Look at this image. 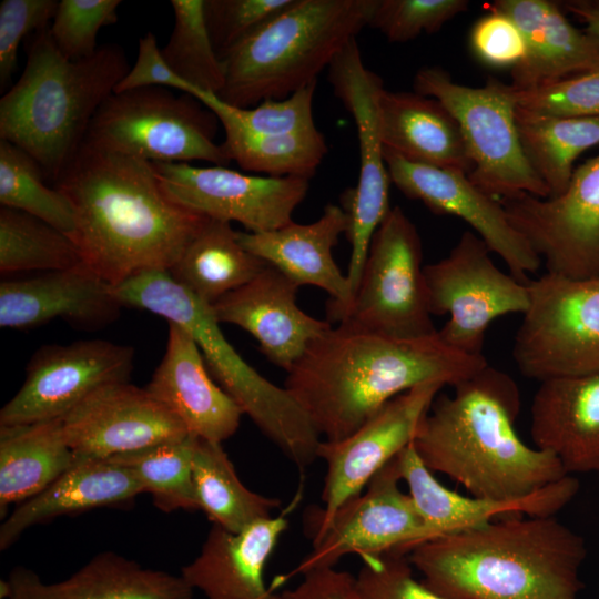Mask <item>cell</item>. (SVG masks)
<instances>
[{"label": "cell", "instance_id": "cell-1", "mask_svg": "<svg viewBox=\"0 0 599 599\" xmlns=\"http://www.w3.org/2000/svg\"><path fill=\"white\" fill-rule=\"evenodd\" d=\"M53 187L73 209L82 263L113 286L169 271L210 220L171 199L151 162L87 144Z\"/></svg>", "mask_w": 599, "mask_h": 599}, {"label": "cell", "instance_id": "cell-2", "mask_svg": "<svg viewBox=\"0 0 599 599\" xmlns=\"http://www.w3.org/2000/svg\"><path fill=\"white\" fill-rule=\"evenodd\" d=\"M488 362L455 349L438 331L389 337L346 323L316 338L287 372L284 387L325 440H341L396 396L427 383L456 386Z\"/></svg>", "mask_w": 599, "mask_h": 599}, {"label": "cell", "instance_id": "cell-3", "mask_svg": "<svg viewBox=\"0 0 599 599\" xmlns=\"http://www.w3.org/2000/svg\"><path fill=\"white\" fill-rule=\"evenodd\" d=\"M519 409L516 382L488 364L454 386L453 395L435 397L413 445L432 473L470 496L524 500L568 474L556 456L518 436Z\"/></svg>", "mask_w": 599, "mask_h": 599}, {"label": "cell", "instance_id": "cell-4", "mask_svg": "<svg viewBox=\"0 0 599 599\" xmlns=\"http://www.w3.org/2000/svg\"><path fill=\"white\" fill-rule=\"evenodd\" d=\"M407 556L448 599H579L587 546L555 516H527L432 538Z\"/></svg>", "mask_w": 599, "mask_h": 599}, {"label": "cell", "instance_id": "cell-5", "mask_svg": "<svg viewBox=\"0 0 599 599\" xmlns=\"http://www.w3.org/2000/svg\"><path fill=\"white\" fill-rule=\"evenodd\" d=\"M130 67L116 44L64 58L49 32L29 39L22 74L0 99V140L31 155L53 183L83 144L89 125Z\"/></svg>", "mask_w": 599, "mask_h": 599}, {"label": "cell", "instance_id": "cell-6", "mask_svg": "<svg viewBox=\"0 0 599 599\" xmlns=\"http://www.w3.org/2000/svg\"><path fill=\"white\" fill-rule=\"evenodd\" d=\"M377 0H293L222 58L216 94L241 109L282 100L318 74L369 24Z\"/></svg>", "mask_w": 599, "mask_h": 599}, {"label": "cell", "instance_id": "cell-7", "mask_svg": "<svg viewBox=\"0 0 599 599\" xmlns=\"http://www.w3.org/2000/svg\"><path fill=\"white\" fill-rule=\"evenodd\" d=\"M122 307L149 311L184 328L199 345L209 372L257 428L300 469L317 459L322 441L312 420L285 387L247 364L224 337L211 305L166 270L140 273L113 286Z\"/></svg>", "mask_w": 599, "mask_h": 599}, {"label": "cell", "instance_id": "cell-8", "mask_svg": "<svg viewBox=\"0 0 599 599\" xmlns=\"http://www.w3.org/2000/svg\"><path fill=\"white\" fill-rule=\"evenodd\" d=\"M217 116L191 94L151 87L113 92L94 114L83 144L148 162L232 161L215 138Z\"/></svg>", "mask_w": 599, "mask_h": 599}, {"label": "cell", "instance_id": "cell-9", "mask_svg": "<svg viewBox=\"0 0 599 599\" xmlns=\"http://www.w3.org/2000/svg\"><path fill=\"white\" fill-rule=\"evenodd\" d=\"M414 90L438 100L455 118L471 162L467 176L483 192L497 199L521 192L549 197L522 151L511 84L490 78L483 87H467L441 68L424 67L415 74Z\"/></svg>", "mask_w": 599, "mask_h": 599}, {"label": "cell", "instance_id": "cell-10", "mask_svg": "<svg viewBox=\"0 0 599 599\" xmlns=\"http://www.w3.org/2000/svg\"><path fill=\"white\" fill-rule=\"evenodd\" d=\"M527 287L529 306L512 346L520 374L540 383L599 374V277L546 272Z\"/></svg>", "mask_w": 599, "mask_h": 599}, {"label": "cell", "instance_id": "cell-11", "mask_svg": "<svg viewBox=\"0 0 599 599\" xmlns=\"http://www.w3.org/2000/svg\"><path fill=\"white\" fill-rule=\"evenodd\" d=\"M422 261L415 224L400 206L390 207L373 235L358 286L339 323L396 338L436 333Z\"/></svg>", "mask_w": 599, "mask_h": 599}, {"label": "cell", "instance_id": "cell-12", "mask_svg": "<svg viewBox=\"0 0 599 599\" xmlns=\"http://www.w3.org/2000/svg\"><path fill=\"white\" fill-rule=\"evenodd\" d=\"M328 81L355 122L359 148L358 181L343 194L341 205L348 220L345 235L351 245L346 272L351 304L373 235L390 210L392 181L384 158L379 113L385 88L379 75L365 67L356 39L329 64Z\"/></svg>", "mask_w": 599, "mask_h": 599}, {"label": "cell", "instance_id": "cell-13", "mask_svg": "<svg viewBox=\"0 0 599 599\" xmlns=\"http://www.w3.org/2000/svg\"><path fill=\"white\" fill-rule=\"evenodd\" d=\"M486 243L464 232L444 258L424 266L432 315H449L438 331L455 349L483 355L491 322L529 306L527 283L498 268Z\"/></svg>", "mask_w": 599, "mask_h": 599}, {"label": "cell", "instance_id": "cell-14", "mask_svg": "<svg viewBox=\"0 0 599 599\" xmlns=\"http://www.w3.org/2000/svg\"><path fill=\"white\" fill-rule=\"evenodd\" d=\"M499 201L548 273L599 277V153L573 170L567 189L557 196L521 192Z\"/></svg>", "mask_w": 599, "mask_h": 599}, {"label": "cell", "instance_id": "cell-15", "mask_svg": "<svg viewBox=\"0 0 599 599\" xmlns=\"http://www.w3.org/2000/svg\"><path fill=\"white\" fill-rule=\"evenodd\" d=\"M396 457L383 467L365 490L346 501L328 520L312 525L313 549L295 573L334 567L346 555L361 558L406 552L430 539L409 496L400 488Z\"/></svg>", "mask_w": 599, "mask_h": 599}, {"label": "cell", "instance_id": "cell-16", "mask_svg": "<svg viewBox=\"0 0 599 599\" xmlns=\"http://www.w3.org/2000/svg\"><path fill=\"white\" fill-rule=\"evenodd\" d=\"M164 191L181 205L212 220L237 222L260 233L291 223L305 199L309 180L262 176L222 165L151 162Z\"/></svg>", "mask_w": 599, "mask_h": 599}, {"label": "cell", "instance_id": "cell-17", "mask_svg": "<svg viewBox=\"0 0 599 599\" xmlns=\"http://www.w3.org/2000/svg\"><path fill=\"white\" fill-rule=\"evenodd\" d=\"M134 351L104 339L43 345L31 356L26 379L0 410V426L62 418L100 387L129 382Z\"/></svg>", "mask_w": 599, "mask_h": 599}, {"label": "cell", "instance_id": "cell-18", "mask_svg": "<svg viewBox=\"0 0 599 599\" xmlns=\"http://www.w3.org/2000/svg\"><path fill=\"white\" fill-rule=\"evenodd\" d=\"M443 387L440 383L418 385L390 399L349 436L321 441L317 458L327 469L322 490L324 507L315 511L312 525L328 520L414 441Z\"/></svg>", "mask_w": 599, "mask_h": 599}, {"label": "cell", "instance_id": "cell-19", "mask_svg": "<svg viewBox=\"0 0 599 599\" xmlns=\"http://www.w3.org/2000/svg\"><path fill=\"white\" fill-rule=\"evenodd\" d=\"M392 183L407 197L420 201L432 212L464 220L499 255L510 274L528 283L542 261L511 225L499 199L477 187L466 173L410 162L384 149Z\"/></svg>", "mask_w": 599, "mask_h": 599}, {"label": "cell", "instance_id": "cell-20", "mask_svg": "<svg viewBox=\"0 0 599 599\" xmlns=\"http://www.w3.org/2000/svg\"><path fill=\"white\" fill-rule=\"evenodd\" d=\"M61 419L77 459H108L189 435L181 420L145 387L129 382L100 387Z\"/></svg>", "mask_w": 599, "mask_h": 599}, {"label": "cell", "instance_id": "cell-21", "mask_svg": "<svg viewBox=\"0 0 599 599\" xmlns=\"http://www.w3.org/2000/svg\"><path fill=\"white\" fill-rule=\"evenodd\" d=\"M297 290L295 283L266 265L251 282L211 308L220 324L246 331L257 341L261 353L287 373L308 346L333 326L298 307Z\"/></svg>", "mask_w": 599, "mask_h": 599}, {"label": "cell", "instance_id": "cell-22", "mask_svg": "<svg viewBox=\"0 0 599 599\" xmlns=\"http://www.w3.org/2000/svg\"><path fill=\"white\" fill-rule=\"evenodd\" d=\"M122 305L105 282L84 264L0 283V326L29 329L62 318L83 329L101 328Z\"/></svg>", "mask_w": 599, "mask_h": 599}, {"label": "cell", "instance_id": "cell-23", "mask_svg": "<svg viewBox=\"0 0 599 599\" xmlns=\"http://www.w3.org/2000/svg\"><path fill=\"white\" fill-rule=\"evenodd\" d=\"M145 389L201 439L222 444L240 426L242 409L213 380L199 345L177 324L169 322L164 355Z\"/></svg>", "mask_w": 599, "mask_h": 599}, {"label": "cell", "instance_id": "cell-24", "mask_svg": "<svg viewBox=\"0 0 599 599\" xmlns=\"http://www.w3.org/2000/svg\"><path fill=\"white\" fill-rule=\"evenodd\" d=\"M347 214L339 205L327 204L322 215L308 224L293 221L280 229L252 233L237 231L243 247L276 268L298 287L314 285L329 295L327 321L338 323L349 304L346 274L337 266L332 250L346 233Z\"/></svg>", "mask_w": 599, "mask_h": 599}, {"label": "cell", "instance_id": "cell-25", "mask_svg": "<svg viewBox=\"0 0 599 599\" xmlns=\"http://www.w3.org/2000/svg\"><path fill=\"white\" fill-rule=\"evenodd\" d=\"M402 480L430 539L475 527L506 514L555 516L577 495L579 481L567 475L518 501L464 496L441 485L419 458L413 443L396 456Z\"/></svg>", "mask_w": 599, "mask_h": 599}, {"label": "cell", "instance_id": "cell-26", "mask_svg": "<svg viewBox=\"0 0 599 599\" xmlns=\"http://www.w3.org/2000/svg\"><path fill=\"white\" fill-rule=\"evenodd\" d=\"M488 9L509 16L527 47L525 59L511 69V85L531 90L599 69V40L572 26L560 3L548 0H497Z\"/></svg>", "mask_w": 599, "mask_h": 599}, {"label": "cell", "instance_id": "cell-27", "mask_svg": "<svg viewBox=\"0 0 599 599\" xmlns=\"http://www.w3.org/2000/svg\"><path fill=\"white\" fill-rule=\"evenodd\" d=\"M530 436L568 475L599 473V374L541 382L530 406Z\"/></svg>", "mask_w": 599, "mask_h": 599}, {"label": "cell", "instance_id": "cell-28", "mask_svg": "<svg viewBox=\"0 0 599 599\" xmlns=\"http://www.w3.org/2000/svg\"><path fill=\"white\" fill-rule=\"evenodd\" d=\"M287 527L283 515L240 532L212 525L200 554L181 568L180 576L206 599H278L267 588L264 570Z\"/></svg>", "mask_w": 599, "mask_h": 599}, {"label": "cell", "instance_id": "cell-29", "mask_svg": "<svg viewBox=\"0 0 599 599\" xmlns=\"http://www.w3.org/2000/svg\"><path fill=\"white\" fill-rule=\"evenodd\" d=\"M180 575L141 566L113 551L94 556L69 578L47 583L31 569L13 568L1 599H192Z\"/></svg>", "mask_w": 599, "mask_h": 599}, {"label": "cell", "instance_id": "cell-30", "mask_svg": "<svg viewBox=\"0 0 599 599\" xmlns=\"http://www.w3.org/2000/svg\"><path fill=\"white\" fill-rule=\"evenodd\" d=\"M145 493L135 475L109 459H77L45 489L19 504L0 527L7 550L29 528L95 508L129 506Z\"/></svg>", "mask_w": 599, "mask_h": 599}, {"label": "cell", "instance_id": "cell-31", "mask_svg": "<svg viewBox=\"0 0 599 599\" xmlns=\"http://www.w3.org/2000/svg\"><path fill=\"white\" fill-rule=\"evenodd\" d=\"M379 113L384 149L410 162L470 173L460 128L438 100L384 89Z\"/></svg>", "mask_w": 599, "mask_h": 599}, {"label": "cell", "instance_id": "cell-32", "mask_svg": "<svg viewBox=\"0 0 599 599\" xmlns=\"http://www.w3.org/2000/svg\"><path fill=\"white\" fill-rule=\"evenodd\" d=\"M75 461L62 419L0 426V508L35 496Z\"/></svg>", "mask_w": 599, "mask_h": 599}, {"label": "cell", "instance_id": "cell-33", "mask_svg": "<svg viewBox=\"0 0 599 599\" xmlns=\"http://www.w3.org/2000/svg\"><path fill=\"white\" fill-rule=\"evenodd\" d=\"M266 265L243 247L231 223L210 219L169 273L197 298L213 305L251 282Z\"/></svg>", "mask_w": 599, "mask_h": 599}, {"label": "cell", "instance_id": "cell-34", "mask_svg": "<svg viewBox=\"0 0 599 599\" xmlns=\"http://www.w3.org/2000/svg\"><path fill=\"white\" fill-rule=\"evenodd\" d=\"M516 126L525 156L549 191L561 194L573 173V162L599 144V118L557 116L517 106Z\"/></svg>", "mask_w": 599, "mask_h": 599}, {"label": "cell", "instance_id": "cell-35", "mask_svg": "<svg viewBox=\"0 0 599 599\" xmlns=\"http://www.w3.org/2000/svg\"><path fill=\"white\" fill-rule=\"evenodd\" d=\"M193 486L197 509L232 532L274 517L278 499L250 490L240 480L227 454L219 443L199 439L193 458Z\"/></svg>", "mask_w": 599, "mask_h": 599}, {"label": "cell", "instance_id": "cell-36", "mask_svg": "<svg viewBox=\"0 0 599 599\" xmlns=\"http://www.w3.org/2000/svg\"><path fill=\"white\" fill-rule=\"evenodd\" d=\"M217 119L224 131L222 144L231 161L247 172L309 180L327 153L325 138L317 128L264 134L250 131L227 118Z\"/></svg>", "mask_w": 599, "mask_h": 599}, {"label": "cell", "instance_id": "cell-37", "mask_svg": "<svg viewBox=\"0 0 599 599\" xmlns=\"http://www.w3.org/2000/svg\"><path fill=\"white\" fill-rule=\"evenodd\" d=\"M199 439L189 434L108 459L130 469L160 510H196L192 467Z\"/></svg>", "mask_w": 599, "mask_h": 599}, {"label": "cell", "instance_id": "cell-38", "mask_svg": "<svg viewBox=\"0 0 599 599\" xmlns=\"http://www.w3.org/2000/svg\"><path fill=\"white\" fill-rule=\"evenodd\" d=\"M83 264L71 237L26 212L0 209V271L50 272Z\"/></svg>", "mask_w": 599, "mask_h": 599}, {"label": "cell", "instance_id": "cell-39", "mask_svg": "<svg viewBox=\"0 0 599 599\" xmlns=\"http://www.w3.org/2000/svg\"><path fill=\"white\" fill-rule=\"evenodd\" d=\"M171 7L174 24L161 49L166 63L193 91L217 94L224 85V70L207 31L204 0H172Z\"/></svg>", "mask_w": 599, "mask_h": 599}, {"label": "cell", "instance_id": "cell-40", "mask_svg": "<svg viewBox=\"0 0 599 599\" xmlns=\"http://www.w3.org/2000/svg\"><path fill=\"white\" fill-rule=\"evenodd\" d=\"M35 160L17 145L0 140L1 206L31 214L70 235L74 213L69 200L44 183Z\"/></svg>", "mask_w": 599, "mask_h": 599}, {"label": "cell", "instance_id": "cell-41", "mask_svg": "<svg viewBox=\"0 0 599 599\" xmlns=\"http://www.w3.org/2000/svg\"><path fill=\"white\" fill-rule=\"evenodd\" d=\"M316 82L285 99L265 100L247 109L232 106L212 92L194 90L191 95L206 105L217 118H227L256 133L278 134L316 128L312 110Z\"/></svg>", "mask_w": 599, "mask_h": 599}, {"label": "cell", "instance_id": "cell-42", "mask_svg": "<svg viewBox=\"0 0 599 599\" xmlns=\"http://www.w3.org/2000/svg\"><path fill=\"white\" fill-rule=\"evenodd\" d=\"M119 0H61L49 27L59 52L68 60L91 57L102 27L115 23Z\"/></svg>", "mask_w": 599, "mask_h": 599}, {"label": "cell", "instance_id": "cell-43", "mask_svg": "<svg viewBox=\"0 0 599 599\" xmlns=\"http://www.w3.org/2000/svg\"><path fill=\"white\" fill-rule=\"evenodd\" d=\"M468 6L466 0H377L368 27L390 42H406L422 33L437 32Z\"/></svg>", "mask_w": 599, "mask_h": 599}, {"label": "cell", "instance_id": "cell-44", "mask_svg": "<svg viewBox=\"0 0 599 599\" xmlns=\"http://www.w3.org/2000/svg\"><path fill=\"white\" fill-rule=\"evenodd\" d=\"M517 106L527 111L577 118H599V69L536 89L516 90Z\"/></svg>", "mask_w": 599, "mask_h": 599}, {"label": "cell", "instance_id": "cell-45", "mask_svg": "<svg viewBox=\"0 0 599 599\" xmlns=\"http://www.w3.org/2000/svg\"><path fill=\"white\" fill-rule=\"evenodd\" d=\"M293 0H204V17L220 59Z\"/></svg>", "mask_w": 599, "mask_h": 599}, {"label": "cell", "instance_id": "cell-46", "mask_svg": "<svg viewBox=\"0 0 599 599\" xmlns=\"http://www.w3.org/2000/svg\"><path fill=\"white\" fill-rule=\"evenodd\" d=\"M356 585L361 599H448L415 578L406 552L362 558Z\"/></svg>", "mask_w": 599, "mask_h": 599}, {"label": "cell", "instance_id": "cell-47", "mask_svg": "<svg viewBox=\"0 0 599 599\" xmlns=\"http://www.w3.org/2000/svg\"><path fill=\"white\" fill-rule=\"evenodd\" d=\"M59 1L3 0L0 3V89L8 87L17 69L18 49L31 33L49 28Z\"/></svg>", "mask_w": 599, "mask_h": 599}, {"label": "cell", "instance_id": "cell-48", "mask_svg": "<svg viewBox=\"0 0 599 599\" xmlns=\"http://www.w3.org/2000/svg\"><path fill=\"white\" fill-rule=\"evenodd\" d=\"M469 43L474 54L493 68H515L526 57L525 38L507 14L489 9L473 26Z\"/></svg>", "mask_w": 599, "mask_h": 599}, {"label": "cell", "instance_id": "cell-49", "mask_svg": "<svg viewBox=\"0 0 599 599\" xmlns=\"http://www.w3.org/2000/svg\"><path fill=\"white\" fill-rule=\"evenodd\" d=\"M162 87L191 94L193 88L177 77L166 63L158 40L152 32L139 39L134 64L116 84L114 92Z\"/></svg>", "mask_w": 599, "mask_h": 599}, {"label": "cell", "instance_id": "cell-50", "mask_svg": "<svg viewBox=\"0 0 599 599\" xmlns=\"http://www.w3.org/2000/svg\"><path fill=\"white\" fill-rule=\"evenodd\" d=\"M303 576L298 586L278 593V599H361L356 577L346 571L331 567Z\"/></svg>", "mask_w": 599, "mask_h": 599}, {"label": "cell", "instance_id": "cell-51", "mask_svg": "<svg viewBox=\"0 0 599 599\" xmlns=\"http://www.w3.org/2000/svg\"><path fill=\"white\" fill-rule=\"evenodd\" d=\"M560 6L585 22L586 31L599 40V0H568Z\"/></svg>", "mask_w": 599, "mask_h": 599}]
</instances>
